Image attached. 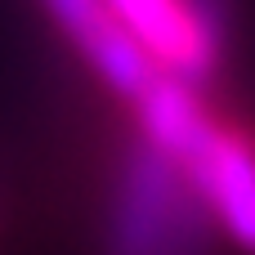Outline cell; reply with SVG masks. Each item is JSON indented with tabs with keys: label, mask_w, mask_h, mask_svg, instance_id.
Segmentation results:
<instances>
[{
	"label": "cell",
	"mask_w": 255,
	"mask_h": 255,
	"mask_svg": "<svg viewBox=\"0 0 255 255\" xmlns=\"http://www.w3.org/2000/svg\"><path fill=\"white\" fill-rule=\"evenodd\" d=\"M134 108L139 134L152 139L202 193L220 233L255 255V143L215 121L197 85L161 72Z\"/></svg>",
	"instance_id": "obj_1"
},
{
	"label": "cell",
	"mask_w": 255,
	"mask_h": 255,
	"mask_svg": "<svg viewBox=\"0 0 255 255\" xmlns=\"http://www.w3.org/2000/svg\"><path fill=\"white\" fill-rule=\"evenodd\" d=\"M220 224L193 179L143 134H134L108 188L99 255H215Z\"/></svg>",
	"instance_id": "obj_2"
},
{
	"label": "cell",
	"mask_w": 255,
	"mask_h": 255,
	"mask_svg": "<svg viewBox=\"0 0 255 255\" xmlns=\"http://www.w3.org/2000/svg\"><path fill=\"white\" fill-rule=\"evenodd\" d=\"M108 4L161 72L202 85L220 67L224 58L220 0H108Z\"/></svg>",
	"instance_id": "obj_3"
},
{
	"label": "cell",
	"mask_w": 255,
	"mask_h": 255,
	"mask_svg": "<svg viewBox=\"0 0 255 255\" xmlns=\"http://www.w3.org/2000/svg\"><path fill=\"white\" fill-rule=\"evenodd\" d=\"M40 4L63 27V36L81 49V58L99 72V81L112 85L126 103H139L148 85L161 76L152 54L126 31V22L112 13L108 0H40Z\"/></svg>",
	"instance_id": "obj_4"
}]
</instances>
